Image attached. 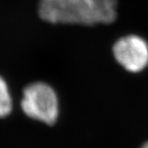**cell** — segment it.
Wrapping results in <instances>:
<instances>
[{
	"instance_id": "cell-4",
	"label": "cell",
	"mask_w": 148,
	"mask_h": 148,
	"mask_svg": "<svg viewBox=\"0 0 148 148\" xmlns=\"http://www.w3.org/2000/svg\"><path fill=\"white\" fill-rule=\"evenodd\" d=\"M12 110V101L5 81L0 77V117H5Z\"/></svg>"
},
{
	"instance_id": "cell-5",
	"label": "cell",
	"mask_w": 148,
	"mask_h": 148,
	"mask_svg": "<svg viewBox=\"0 0 148 148\" xmlns=\"http://www.w3.org/2000/svg\"><path fill=\"white\" fill-rule=\"evenodd\" d=\"M140 148H148V141L147 142H145L143 143V145L140 147Z\"/></svg>"
},
{
	"instance_id": "cell-1",
	"label": "cell",
	"mask_w": 148,
	"mask_h": 148,
	"mask_svg": "<svg viewBox=\"0 0 148 148\" xmlns=\"http://www.w3.org/2000/svg\"><path fill=\"white\" fill-rule=\"evenodd\" d=\"M117 0H40L38 13L51 24L95 26L117 18Z\"/></svg>"
},
{
	"instance_id": "cell-2",
	"label": "cell",
	"mask_w": 148,
	"mask_h": 148,
	"mask_svg": "<svg viewBox=\"0 0 148 148\" xmlns=\"http://www.w3.org/2000/svg\"><path fill=\"white\" fill-rule=\"evenodd\" d=\"M21 109L32 119L53 125L58 120L60 112L58 95L45 82L32 83L23 90Z\"/></svg>"
},
{
	"instance_id": "cell-3",
	"label": "cell",
	"mask_w": 148,
	"mask_h": 148,
	"mask_svg": "<svg viewBox=\"0 0 148 148\" xmlns=\"http://www.w3.org/2000/svg\"><path fill=\"white\" fill-rule=\"evenodd\" d=\"M112 51L117 63L129 73H141L148 66V43L138 35L118 39Z\"/></svg>"
}]
</instances>
